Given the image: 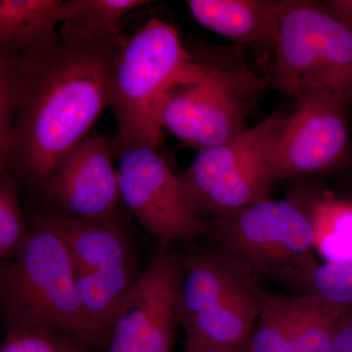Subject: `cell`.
Segmentation results:
<instances>
[{"label":"cell","instance_id":"obj_26","mask_svg":"<svg viewBox=\"0 0 352 352\" xmlns=\"http://www.w3.org/2000/svg\"><path fill=\"white\" fill-rule=\"evenodd\" d=\"M186 352H249L245 349L217 346L204 340L187 338Z\"/></svg>","mask_w":352,"mask_h":352},{"label":"cell","instance_id":"obj_3","mask_svg":"<svg viewBox=\"0 0 352 352\" xmlns=\"http://www.w3.org/2000/svg\"><path fill=\"white\" fill-rule=\"evenodd\" d=\"M0 287L10 329H45L85 346L105 342L78 300L71 254L46 229L29 233L15 261L2 268Z\"/></svg>","mask_w":352,"mask_h":352},{"label":"cell","instance_id":"obj_17","mask_svg":"<svg viewBox=\"0 0 352 352\" xmlns=\"http://www.w3.org/2000/svg\"><path fill=\"white\" fill-rule=\"evenodd\" d=\"M63 3L62 0H1V51L21 54L56 41Z\"/></svg>","mask_w":352,"mask_h":352},{"label":"cell","instance_id":"obj_23","mask_svg":"<svg viewBox=\"0 0 352 352\" xmlns=\"http://www.w3.org/2000/svg\"><path fill=\"white\" fill-rule=\"evenodd\" d=\"M308 293L344 309H352V261L319 264L312 275Z\"/></svg>","mask_w":352,"mask_h":352},{"label":"cell","instance_id":"obj_19","mask_svg":"<svg viewBox=\"0 0 352 352\" xmlns=\"http://www.w3.org/2000/svg\"><path fill=\"white\" fill-rule=\"evenodd\" d=\"M146 0H69L62 7L60 38L75 41H122L120 21Z\"/></svg>","mask_w":352,"mask_h":352},{"label":"cell","instance_id":"obj_18","mask_svg":"<svg viewBox=\"0 0 352 352\" xmlns=\"http://www.w3.org/2000/svg\"><path fill=\"white\" fill-rule=\"evenodd\" d=\"M75 274L80 305L104 339H110L120 307L134 283L129 264L99 270L75 268Z\"/></svg>","mask_w":352,"mask_h":352},{"label":"cell","instance_id":"obj_12","mask_svg":"<svg viewBox=\"0 0 352 352\" xmlns=\"http://www.w3.org/2000/svg\"><path fill=\"white\" fill-rule=\"evenodd\" d=\"M347 310L314 293H265L249 352H330L338 321Z\"/></svg>","mask_w":352,"mask_h":352},{"label":"cell","instance_id":"obj_5","mask_svg":"<svg viewBox=\"0 0 352 352\" xmlns=\"http://www.w3.org/2000/svg\"><path fill=\"white\" fill-rule=\"evenodd\" d=\"M215 230L226 252L256 280L309 291L319 264L314 256V226L305 206L265 199L217 215Z\"/></svg>","mask_w":352,"mask_h":352},{"label":"cell","instance_id":"obj_6","mask_svg":"<svg viewBox=\"0 0 352 352\" xmlns=\"http://www.w3.org/2000/svg\"><path fill=\"white\" fill-rule=\"evenodd\" d=\"M177 31L151 19L120 46L113 64L110 107L117 124L116 154L133 146L157 148L163 129L153 120L152 102L166 80L188 61Z\"/></svg>","mask_w":352,"mask_h":352},{"label":"cell","instance_id":"obj_27","mask_svg":"<svg viewBox=\"0 0 352 352\" xmlns=\"http://www.w3.org/2000/svg\"><path fill=\"white\" fill-rule=\"evenodd\" d=\"M325 4L336 17L352 25V0H330Z\"/></svg>","mask_w":352,"mask_h":352},{"label":"cell","instance_id":"obj_11","mask_svg":"<svg viewBox=\"0 0 352 352\" xmlns=\"http://www.w3.org/2000/svg\"><path fill=\"white\" fill-rule=\"evenodd\" d=\"M113 147L91 134L67 155L41 187L48 200L65 214L116 223L120 199Z\"/></svg>","mask_w":352,"mask_h":352},{"label":"cell","instance_id":"obj_10","mask_svg":"<svg viewBox=\"0 0 352 352\" xmlns=\"http://www.w3.org/2000/svg\"><path fill=\"white\" fill-rule=\"evenodd\" d=\"M182 267L160 252L132 285L113 324L109 352H170L178 319Z\"/></svg>","mask_w":352,"mask_h":352},{"label":"cell","instance_id":"obj_22","mask_svg":"<svg viewBox=\"0 0 352 352\" xmlns=\"http://www.w3.org/2000/svg\"><path fill=\"white\" fill-rule=\"evenodd\" d=\"M73 337L45 329H9L0 352H87Z\"/></svg>","mask_w":352,"mask_h":352},{"label":"cell","instance_id":"obj_13","mask_svg":"<svg viewBox=\"0 0 352 352\" xmlns=\"http://www.w3.org/2000/svg\"><path fill=\"white\" fill-rule=\"evenodd\" d=\"M258 286L249 270L227 252H208L189 258L180 279L178 319L184 327L197 315L228 296Z\"/></svg>","mask_w":352,"mask_h":352},{"label":"cell","instance_id":"obj_16","mask_svg":"<svg viewBox=\"0 0 352 352\" xmlns=\"http://www.w3.org/2000/svg\"><path fill=\"white\" fill-rule=\"evenodd\" d=\"M261 296L258 286L228 296L186 324L187 338L249 351L261 312Z\"/></svg>","mask_w":352,"mask_h":352},{"label":"cell","instance_id":"obj_25","mask_svg":"<svg viewBox=\"0 0 352 352\" xmlns=\"http://www.w3.org/2000/svg\"><path fill=\"white\" fill-rule=\"evenodd\" d=\"M330 352H352V309L338 321Z\"/></svg>","mask_w":352,"mask_h":352},{"label":"cell","instance_id":"obj_21","mask_svg":"<svg viewBox=\"0 0 352 352\" xmlns=\"http://www.w3.org/2000/svg\"><path fill=\"white\" fill-rule=\"evenodd\" d=\"M17 176L4 173L0 182V256H17L29 233L19 204Z\"/></svg>","mask_w":352,"mask_h":352},{"label":"cell","instance_id":"obj_14","mask_svg":"<svg viewBox=\"0 0 352 352\" xmlns=\"http://www.w3.org/2000/svg\"><path fill=\"white\" fill-rule=\"evenodd\" d=\"M34 226L46 229L63 243L76 270L127 265V244L117 223L65 214H43Z\"/></svg>","mask_w":352,"mask_h":352},{"label":"cell","instance_id":"obj_8","mask_svg":"<svg viewBox=\"0 0 352 352\" xmlns=\"http://www.w3.org/2000/svg\"><path fill=\"white\" fill-rule=\"evenodd\" d=\"M118 155L120 199L154 237L168 243L210 232L188 187L157 148L133 146Z\"/></svg>","mask_w":352,"mask_h":352},{"label":"cell","instance_id":"obj_24","mask_svg":"<svg viewBox=\"0 0 352 352\" xmlns=\"http://www.w3.org/2000/svg\"><path fill=\"white\" fill-rule=\"evenodd\" d=\"M17 113L15 87L8 64L0 59V166L6 171Z\"/></svg>","mask_w":352,"mask_h":352},{"label":"cell","instance_id":"obj_7","mask_svg":"<svg viewBox=\"0 0 352 352\" xmlns=\"http://www.w3.org/2000/svg\"><path fill=\"white\" fill-rule=\"evenodd\" d=\"M287 117L274 113L238 138L199 152L180 178L201 212L215 217L265 200Z\"/></svg>","mask_w":352,"mask_h":352},{"label":"cell","instance_id":"obj_2","mask_svg":"<svg viewBox=\"0 0 352 352\" xmlns=\"http://www.w3.org/2000/svg\"><path fill=\"white\" fill-rule=\"evenodd\" d=\"M265 85L245 65L192 56L160 89L150 112L163 131L198 152L205 151L249 129L248 112Z\"/></svg>","mask_w":352,"mask_h":352},{"label":"cell","instance_id":"obj_9","mask_svg":"<svg viewBox=\"0 0 352 352\" xmlns=\"http://www.w3.org/2000/svg\"><path fill=\"white\" fill-rule=\"evenodd\" d=\"M336 95L314 92L296 99L273 159V182L333 168L349 145L346 107Z\"/></svg>","mask_w":352,"mask_h":352},{"label":"cell","instance_id":"obj_4","mask_svg":"<svg viewBox=\"0 0 352 352\" xmlns=\"http://www.w3.org/2000/svg\"><path fill=\"white\" fill-rule=\"evenodd\" d=\"M279 24L273 87L298 98L327 92L352 101V25L326 4L278 1Z\"/></svg>","mask_w":352,"mask_h":352},{"label":"cell","instance_id":"obj_15","mask_svg":"<svg viewBox=\"0 0 352 352\" xmlns=\"http://www.w3.org/2000/svg\"><path fill=\"white\" fill-rule=\"evenodd\" d=\"M194 19L206 29L238 44L274 50L279 11L271 0H188Z\"/></svg>","mask_w":352,"mask_h":352},{"label":"cell","instance_id":"obj_1","mask_svg":"<svg viewBox=\"0 0 352 352\" xmlns=\"http://www.w3.org/2000/svg\"><path fill=\"white\" fill-rule=\"evenodd\" d=\"M124 39L56 41L30 52L1 51L17 113L7 168L41 188L110 106L113 64Z\"/></svg>","mask_w":352,"mask_h":352},{"label":"cell","instance_id":"obj_20","mask_svg":"<svg viewBox=\"0 0 352 352\" xmlns=\"http://www.w3.org/2000/svg\"><path fill=\"white\" fill-rule=\"evenodd\" d=\"M311 219L315 251L325 263L352 261V198L323 191L305 206Z\"/></svg>","mask_w":352,"mask_h":352}]
</instances>
